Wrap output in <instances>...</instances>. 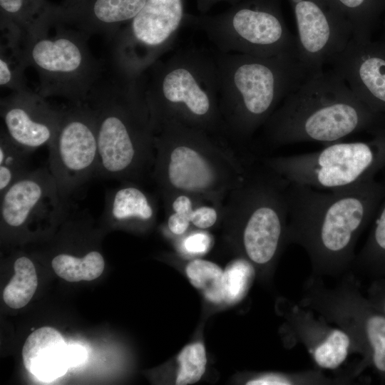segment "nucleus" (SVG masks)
Segmentation results:
<instances>
[{"mask_svg": "<svg viewBox=\"0 0 385 385\" xmlns=\"http://www.w3.org/2000/svg\"><path fill=\"white\" fill-rule=\"evenodd\" d=\"M384 196L385 181L376 179L339 190L289 183L287 243L304 250L312 274L352 272L356 242Z\"/></svg>", "mask_w": 385, "mask_h": 385, "instance_id": "1", "label": "nucleus"}, {"mask_svg": "<svg viewBox=\"0 0 385 385\" xmlns=\"http://www.w3.org/2000/svg\"><path fill=\"white\" fill-rule=\"evenodd\" d=\"M385 126V115L372 110L334 69L308 75L264 124L274 147L304 142L327 145Z\"/></svg>", "mask_w": 385, "mask_h": 385, "instance_id": "2", "label": "nucleus"}, {"mask_svg": "<svg viewBox=\"0 0 385 385\" xmlns=\"http://www.w3.org/2000/svg\"><path fill=\"white\" fill-rule=\"evenodd\" d=\"M87 103L96 124V175L132 181L153 167L155 130L143 77L129 79L117 74L110 81L101 80Z\"/></svg>", "mask_w": 385, "mask_h": 385, "instance_id": "3", "label": "nucleus"}, {"mask_svg": "<svg viewBox=\"0 0 385 385\" xmlns=\"http://www.w3.org/2000/svg\"><path fill=\"white\" fill-rule=\"evenodd\" d=\"M225 131L250 140L309 73L299 58L215 51Z\"/></svg>", "mask_w": 385, "mask_h": 385, "instance_id": "4", "label": "nucleus"}, {"mask_svg": "<svg viewBox=\"0 0 385 385\" xmlns=\"http://www.w3.org/2000/svg\"><path fill=\"white\" fill-rule=\"evenodd\" d=\"M143 76L144 96L155 128L168 119L208 133L225 131L219 107L215 51L179 50Z\"/></svg>", "mask_w": 385, "mask_h": 385, "instance_id": "5", "label": "nucleus"}, {"mask_svg": "<svg viewBox=\"0 0 385 385\" xmlns=\"http://www.w3.org/2000/svg\"><path fill=\"white\" fill-rule=\"evenodd\" d=\"M210 134L174 118L156 127L153 175L163 192L214 196L242 184L246 168Z\"/></svg>", "mask_w": 385, "mask_h": 385, "instance_id": "6", "label": "nucleus"}, {"mask_svg": "<svg viewBox=\"0 0 385 385\" xmlns=\"http://www.w3.org/2000/svg\"><path fill=\"white\" fill-rule=\"evenodd\" d=\"M298 302L336 324L356 344L361 360L354 367L356 376L370 367L385 380V315L362 294L352 272L343 274L332 288L322 277L311 274Z\"/></svg>", "mask_w": 385, "mask_h": 385, "instance_id": "7", "label": "nucleus"}, {"mask_svg": "<svg viewBox=\"0 0 385 385\" xmlns=\"http://www.w3.org/2000/svg\"><path fill=\"white\" fill-rule=\"evenodd\" d=\"M289 183L263 160L261 166L247 168L234 190L243 252L254 267L267 269L287 245Z\"/></svg>", "mask_w": 385, "mask_h": 385, "instance_id": "8", "label": "nucleus"}, {"mask_svg": "<svg viewBox=\"0 0 385 385\" xmlns=\"http://www.w3.org/2000/svg\"><path fill=\"white\" fill-rule=\"evenodd\" d=\"M370 135L365 140H341L317 151L263 160L289 183L322 190L348 189L376 179L385 168V126Z\"/></svg>", "mask_w": 385, "mask_h": 385, "instance_id": "9", "label": "nucleus"}, {"mask_svg": "<svg viewBox=\"0 0 385 385\" xmlns=\"http://www.w3.org/2000/svg\"><path fill=\"white\" fill-rule=\"evenodd\" d=\"M183 24L204 33L220 53L288 55L299 60L297 36L288 30L274 4L265 0L240 1L213 16L185 14Z\"/></svg>", "mask_w": 385, "mask_h": 385, "instance_id": "10", "label": "nucleus"}, {"mask_svg": "<svg viewBox=\"0 0 385 385\" xmlns=\"http://www.w3.org/2000/svg\"><path fill=\"white\" fill-rule=\"evenodd\" d=\"M53 35H45L24 47L29 66L39 76L38 93L44 98L58 96L72 103H86L102 80L101 63L88 48V36L56 25Z\"/></svg>", "mask_w": 385, "mask_h": 385, "instance_id": "11", "label": "nucleus"}, {"mask_svg": "<svg viewBox=\"0 0 385 385\" xmlns=\"http://www.w3.org/2000/svg\"><path fill=\"white\" fill-rule=\"evenodd\" d=\"M48 147V169L62 195L71 200L96 175L98 167L96 119L87 102L61 108L58 130Z\"/></svg>", "mask_w": 385, "mask_h": 385, "instance_id": "12", "label": "nucleus"}, {"mask_svg": "<svg viewBox=\"0 0 385 385\" xmlns=\"http://www.w3.org/2000/svg\"><path fill=\"white\" fill-rule=\"evenodd\" d=\"M0 195L1 222L14 231L56 225L73 206L62 195L48 168L29 170Z\"/></svg>", "mask_w": 385, "mask_h": 385, "instance_id": "13", "label": "nucleus"}, {"mask_svg": "<svg viewBox=\"0 0 385 385\" xmlns=\"http://www.w3.org/2000/svg\"><path fill=\"white\" fill-rule=\"evenodd\" d=\"M281 314L285 319V341L288 346L302 344L309 354L315 366L322 370L339 369L349 355L361 351L356 344L342 329L298 302L283 299Z\"/></svg>", "mask_w": 385, "mask_h": 385, "instance_id": "14", "label": "nucleus"}, {"mask_svg": "<svg viewBox=\"0 0 385 385\" xmlns=\"http://www.w3.org/2000/svg\"><path fill=\"white\" fill-rule=\"evenodd\" d=\"M4 128L20 146L33 152L48 145L58 130L61 108L51 106L29 88L12 91L0 101Z\"/></svg>", "mask_w": 385, "mask_h": 385, "instance_id": "15", "label": "nucleus"}, {"mask_svg": "<svg viewBox=\"0 0 385 385\" xmlns=\"http://www.w3.org/2000/svg\"><path fill=\"white\" fill-rule=\"evenodd\" d=\"M329 65L374 111L385 115V43L352 38Z\"/></svg>", "mask_w": 385, "mask_h": 385, "instance_id": "16", "label": "nucleus"}, {"mask_svg": "<svg viewBox=\"0 0 385 385\" xmlns=\"http://www.w3.org/2000/svg\"><path fill=\"white\" fill-rule=\"evenodd\" d=\"M148 0H86L71 8H63L58 25L71 26L90 36L114 37L123 25L143 9Z\"/></svg>", "mask_w": 385, "mask_h": 385, "instance_id": "17", "label": "nucleus"}, {"mask_svg": "<svg viewBox=\"0 0 385 385\" xmlns=\"http://www.w3.org/2000/svg\"><path fill=\"white\" fill-rule=\"evenodd\" d=\"M59 18L60 5L46 0H0L1 38L24 46L47 35Z\"/></svg>", "mask_w": 385, "mask_h": 385, "instance_id": "18", "label": "nucleus"}, {"mask_svg": "<svg viewBox=\"0 0 385 385\" xmlns=\"http://www.w3.org/2000/svg\"><path fill=\"white\" fill-rule=\"evenodd\" d=\"M22 358L26 370L44 381L63 375L70 366L68 345L60 332L50 327H41L28 337Z\"/></svg>", "mask_w": 385, "mask_h": 385, "instance_id": "19", "label": "nucleus"}, {"mask_svg": "<svg viewBox=\"0 0 385 385\" xmlns=\"http://www.w3.org/2000/svg\"><path fill=\"white\" fill-rule=\"evenodd\" d=\"M155 212L152 197L129 180L106 194L103 217L111 225H147L153 222Z\"/></svg>", "mask_w": 385, "mask_h": 385, "instance_id": "20", "label": "nucleus"}, {"mask_svg": "<svg viewBox=\"0 0 385 385\" xmlns=\"http://www.w3.org/2000/svg\"><path fill=\"white\" fill-rule=\"evenodd\" d=\"M374 219L371 230L356 255L352 268V272L372 279L385 278V196Z\"/></svg>", "mask_w": 385, "mask_h": 385, "instance_id": "21", "label": "nucleus"}, {"mask_svg": "<svg viewBox=\"0 0 385 385\" xmlns=\"http://www.w3.org/2000/svg\"><path fill=\"white\" fill-rule=\"evenodd\" d=\"M51 266L56 274L68 282L91 281L101 276L105 268L103 255L92 250L83 257L59 252L53 257Z\"/></svg>", "mask_w": 385, "mask_h": 385, "instance_id": "22", "label": "nucleus"}, {"mask_svg": "<svg viewBox=\"0 0 385 385\" xmlns=\"http://www.w3.org/2000/svg\"><path fill=\"white\" fill-rule=\"evenodd\" d=\"M349 373L326 375L320 369L289 373L269 372L252 376L247 385H346L358 382Z\"/></svg>", "mask_w": 385, "mask_h": 385, "instance_id": "23", "label": "nucleus"}, {"mask_svg": "<svg viewBox=\"0 0 385 385\" xmlns=\"http://www.w3.org/2000/svg\"><path fill=\"white\" fill-rule=\"evenodd\" d=\"M14 274L3 292V299L11 308L26 306L33 297L38 279L34 262L26 256H20L14 262Z\"/></svg>", "mask_w": 385, "mask_h": 385, "instance_id": "24", "label": "nucleus"}, {"mask_svg": "<svg viewBox=\"0 0 385 385\" xmlns=\"http://www.w3.org/2000/svg\"><path fill=\"white\" fill-rule=\"evenodd\" d=\"M0 85L19 91L29 88L24 71L29 66L22 44L1 38Z\"/></svg>", "mask_w": 385, "mask_h": 385, "instance_id": "25", "label": "nucleus"}, {"mask_svg": "<svg viewBox=\"0 0 385 385\" xmlns=\"http://www.w3.org/2000/svg\"><path fill=\"white\" fill-rule=\"evenodd\" d=\"M31 151L20 146L4 128L0 133V194L29 170Z\"/></svg>", "mask_w": 385, "mask_h": 385, "instance_id": "26", "label": "nucleus"}, {"mask_svg": "<svg viewBox=\"0 0 385 385\" xmlns=\"http://www.w3.org/2000/svg\"><path fill=\"white\" fill-rule=\"evenodd\" d=\"M185 272L191 284L202 291L208 301L216 304L224 301V271L217 264L195 259L188 263Z\"/></svg>", "mask_w": 385, "mask_h": 385, "instance_id": "27", "label": "nucleus"}, {"mask_svg": "<svg viewBox=\"0 0 385 385\" xmlns=\"http://www.w3.org/2000/svg\"><path fill=\"white\" fill-rule=\"evenodd\" d=\"M255 273L254 266L247 259L240 258L230 263L224 271V301L234 303L241 299Z\"/></svg>", "mask_w": 385, "mask_h": 385, "instance_id": "28", "label": "nucleus"}, {"mask_svg": "<svg viewBox=\"0 0 385 385\" xmlns=\"http://www.w3.org/2000/svg\"><path fill=\"white\" fill-rule=\"evenodd\" d=\"M178 362L175 384L188 385L197 382L204 374L207 364L204 345L195 342L185 346L178 356Z\"/></svg>", "mask_w": 385, "mask_h": 385, "instance_id": "29", "label": "nucleus"}, {"mask_svg": "<svg viewBox=\"0 0 385 385\" xmlns=\"http://www.w3.org/2000/svg\"><path fill=\"white\" fill-rule=\"evenodd\" d=\"M211 240L207 233L195 232L188 235L183 242V249L191 255H201L206 252L210 245Z\"/></svg>", "mask_w": 385, "mask_h": 385, "instance_id": "30", "label": "nucleus"}, {"mask_svg": "<svg viewBox=\"0 0 385 385\" xmlns=\"http://www.w3.org/2000/svg\"><path fill=\"white\" fill-rule=\"evenodd\" d=\"M217 210L210 205L194 207L191 223L200 229H207L215 225L217 220Z\"/></svg>", "mask_w": 385, "mask_h": 385, "instance_id": "31", "label": "nucleus"}, {"mask_svg": "<svg viewBox=\"0 0 385 385\" xmlns=\"http://www.w3.org/2000/svg\"><path fill=\"white\" fill-rule=\"evenodd\" d=\"M367 297L385 315V278L371 281L367 289Z\"/></svg>", "mask_w": 385, "mask_h": 385, "instance_id": "32", "label": "nucleus"}, {"mask_svg": "<svg viewBox=\"0 0 385 385\" xmlns=\"http://www.w3.org/2000/svg\"><path fill=\"white\" fill-rule=\"evenodd\" d=\"M68 354L71 366H75L83 361L84 352L81 346L72 345L68 346Z\"/></svg>", "mask_w": 385, "mask_h": 385, "instance_id": "33", "label": "nucleus"}, {"mask_svg": "<svg viewBox=\"0 0 385 385\" xmlns=\"http://www.w3.org/2000/svg\"><path fill=\"white\" fill-rule=\"evenodd\" d=\"M241 0H197V9L202 14L208 11L213 6L220 2H226L234 5Z\"/></svg>", "mask_w": 385, "mask_h": 385, "instance_id": "34", "label": "nucleus"}, {"mask_svg": "<svg viewBox=\"0 0 385 385\" xmlns=\"http://www.w3.org/2000/svg\"><path fill=\"white\" fill-rule=\"evenodd\" d=\"M86 0H65V1L61 4V6L63 8H71L82 4Z\"/></svg>", "mask_w": 385, "mask_h": 385, "instance_id": "35", "label": "nucleus"}]
</instances>
